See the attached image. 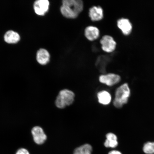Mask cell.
Returning a JSON list of instances; mask_svg holds the SVG:
<instances>
[{"label":"cell","instance_id":"4fadbf2b","mask_svg":"<svg viewBox=\"0 0 154 154\" xmlns=\"http://www.w3.org/2000/svg\"><path fill=\"white\" fill-rule=\"evenodd\" d=\"M106 140L104 145L106 148H115L118 145L117 137L116 135L113 133L109 132L106 135Z\"/></svg>","mask_w":154,"mask_h":154},{"label":"cell","instance_id":"7a4b0ae2","mask_svg":"<svg viewBox=\"0 0 154 154\" xmlns=\"http://www.w3.org/2000/svg\"><path fill=\"white\" fill-rule=\"evenodd\" d=\"M131 94L129 87L127 83L121 85L117 88L113 100V106L117 109H120L128 103Z\"/></svg>","mask_w":154,"mask_h":154},{"label":"cell","instance_id":"5bb4252c","mask_svg":"<svg viewBox=\"0 0 154 154\" xmlns=\"http://www.w3.org/2000/svg\"><path fill=\"white\" fill-rule=\"evenodd\" d=\"M20 40V36L18 33L13 30H9L6 32L4 35V40L9 44L18 43Z\"/></svg>","mask_w":154,"mask_h":154},{"label":"cell","instance_id":"6da1fadb","mask_svg":"<svg viewBox=\"0 0 154 154\" xmlns=\"http://www.w3.org/2000/svg\"><path fill=\"white\" fill-rule=\"evenodd\" d=\"M81 0H63L60 7L61 14L65 18L74 19L78 18L84 9Z\"/></svg>","mask_w":154,"mask_h":154},{"label":"cell","instance_id":"2e32d148","mask_svg":"<svg viewBox=\"0 0 154 154\" xmlns=\"http://www.w3.org/2000/svg\"><path fill=\"white\" fill-rule=\"evenodd\" d=\"M143 151L147 154H154V142H148L144 144Z\"/></svg>","mask_w":154,"mask_h":154},{"label":"cell","instance_id":"9c48e42d","mask_svg":"<svg viewBox=\"0 0 154 154\" xmlns=\"http://www.w3.org/2000/svg\"><path fill=\"white\" fill-rule=\"evenodd\" d=\"M84 35L89 41H95L99 37L100 30L95 26H87L84 30Z\"/></svg>","mask_w":154,"mask_h":154},{"label":"cell","instance_id":"ac0fdd59","mask_svg":"<svg viewBox=\"0 0 154 154\" xmlns=\"http://www.w3.org/2000/svg\"><path fill=\"white\" fill-rule=\"evenodd\" d=\"M108 154H122L120 152L117 150H112L109 152Z\"/></svg>","mask_w":154,"mask_h":154},{"label":"cell","instance_id":"8992f818","mask_svg":"<svg viewBox=\"0 0 154 154\" xmlns=\"http://www.w3.org/2000/svg\"><path fill=\"white\" fill-rule=\"evenodd\" d=\"M31 133L35 143L38 145L43 144L47 140V134L41 127L38 126L34 127L32 128Z\"/></svg>","mask_w":154,"mask_h":154},{"label":"cell","instance_id":"e0dca14e","mask_svg":"<svg viewBox=\"0 0 154 154\" xmlns=\"http://www.w3.org/2000/svg\"><path fill=\"white\" fill-rule=\"evenodd\" d=\"M16 154H30L29 151L24 148H21L17 151Z\"/></svg>","mask_w":154,"mask_h":154},{"label":"cell","instance_id":"277c9868","mask_svg":"<svg viewBox=\"0 0 154 154\" xmlns=\"http://www.w3.org/2000/svg\"><path fill=\"white\" fill-rule=\"evenodd\" d=\"M101 49L107 53H111L115 51L117 43L112 36L105 35L100 40Z\"/></svg>","mask_w":154,"mask_h":154},{"label":"cell","instance_id":"3957f363","mask_svg":"<svg viewBox=\"0 0 154 154\" xmlns=\"http://www.w3.org/2000/svg\"><path fill=\"white\" fill-rule=\"evenodd\" d=\"M75 94L68 89L61 90L56 98L55 104L57 108L63 109L72 104L75 101Z\"/></svg>","mask_w":154,"mask_h":154},{"label":"cell","instance_id":"5b68a950","mask_svg":"<svg viewBox=\"0 0 154 154\" xmlns=\"http://www.w3.org/2000/svg\"><path fill=\"white\" fill-rule=\"evenodd\" d=\"M99 80L101 84L109 86H112L121 81V78L119 75L114 73L103 74L100 75Z\"/></svg>","mask_w":154,"mask_h":154},{"label":"cell","instance_id":"8fae6325","mask_svg":"<svg viewBox=\"0 0 154 154\" xmlns=\"http://www.w3.org/2000/svg\"><path fill=\"white\" fill-rule=\"evenodd\" d=\"M36 60L42 65H47L50 62L51 55L47 50L41 48L37 52L36 55Z\"/></svg>","mask_w":154,"mask_h":154},{"label":"cell","instance_id":"52a82bcc","mask_svg":"<svg viewBox=\"0 0 154 154\" xmlns=\"http://www.w3.org/2000/svg\"><path fill=\"white\" fill-rule=\"evenodd\" d=\"M50 5L48 0H37L34 3L35 12L39 16H44L49 11Z\"/></svg>","mask_w":154,"mask_h":154},{"label":"cell","instance_id":"9a60e30c","mask_svg":"<svg viewBox=\"0 0 154 154\" xmlns=\"http://www.w3.org/2000/svg\"><path fill=\"white\" fill-rule=\"evenodd\" d=\"M92 147L88 143L83 144L74 150L73 154H92Z\"/></svg>","mask_w":154,"mask_h":154},{"label":"cell","instance_id":"ba28073f","mask_svg":"<svg viewBox=\"0 0 154 154\" xmlns=\"http://www.w3.org/2000/svg\"><path fill=\"white\" fill-rule=\"evenodd\" d=\"M88 15L91 20L93 22L100 21L103 19L104 17L103 9L100 6H94L89 9Z\"/></svg>","mask_w":154,"mask_h":154},{"label":"cell","instance_id":"7c38bea8","mask_svg":"<svg viewBox=\"0 0 154 154\" xmlns=\"http://www.w3.org/2000/svg\"><path fill=\"white\" fill-rule=\"evenodd\" d=\"M97 96L98 102L102 105H109L111 103L112 96L108 91L102 90L98 92Z\"/></svg>","mask_w":154,"mask_h":154},{"label":"cell","instance_id":"30bf717a","mask_svg":"<svg viewBox=\"0 0 154 154\" xmlns=\"http://www.w3.org/2000/svg\"><path fill=\"white\" fill-rule=\"evenodd\" d=\"M117 26L125 35H129L132 31V24L128 19L122 18L119 19L117 21Z\"/></svg>","mask_w":154,"mask_h":154}]
</instances>
